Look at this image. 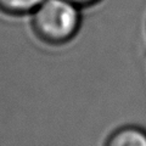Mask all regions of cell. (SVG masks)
<instances>
[{
  "label": "cell",
  "mask_w": 146,
  "mask_h": 146,
  "mask_svg": "<svg viewBox=\"0 0 146 146\" xmlns=\"http://www.w3.org/2000/svg\"><path fill=\"white\" fill-rule=\"evenodd\" d=\"M45 0H0V12L7 16L31 15Z\"/></svg>",
  "instance_id": "3957f363"
},
{
  "label": "cell",
  "mask_w": 146,
  "mask_h": 146,
  "mask_svg": "<svg viewBox=\"0 0 146 146\" xmlns=\"http://www.w3.org/2000/svg\"><path fill=\"white\" fill-rule=\"evenodd\" d=\"M104 146H146V129L136 124H124L108 134Z\"/></svg>",
  "instance_id": "7a4b0ae2"
},
{
  "label": "cell",
  "mask_w": 146,
  "mask_h": 146,
  "mask_svg": "<svg viewBox=\"0 0 146 146\" xmlns=\"http://www.w3.org/2000/svg\"><path fill=\"white\" fill-rule=\"evenodd\" d=\"M82 26V9L68 0H45L31 13L36 39L50 46L72 42Z\"/></svg>",
  "instance_id": "6da1fadb"
},
{
  "label": "cell",
  "mask_w": 146,
  "mask_h": 146,
  "mask_svg": "<svg viewBox=\"0 0 146 146\" xmlns=\"http://www.w3.org/2000/svg\"><path fill=\"white\" fill-rule=\"evenodd\" d=\"M68 1H71L72 4H74V5H77L83 10V9H86V7L95 6L100 1H102V0H68Z\"/></svg>",
  "instance_id": "277c9868"
}]
</instances>
